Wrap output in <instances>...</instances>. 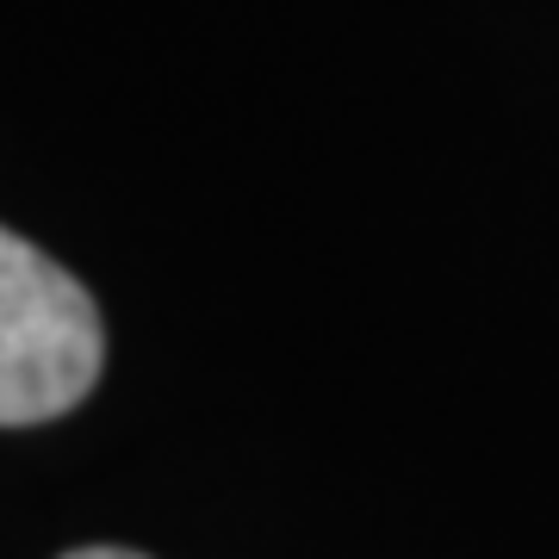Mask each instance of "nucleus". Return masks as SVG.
<instances>
[{
  "instance_id": "obj_1",
  "label": "nucleus",
  "mask_w": 559,
  "mask_h": 559,
  "mask_svg": "<svg viewBox=\"0 0 559 559\" xmlns=\"http://www.w3.org/2000/svg\"><path fill=\"white\" fill-rule=\"evenodd\" d=\"M106 360L100 305L20 230L0 237V423L32 429L75 411Z\"/></svg>"
},
{
  "instance_id": "obj_2",
  "label": "nucleus",
  "mask_w": 559,
  "mask_h": 559,
  "mask_svg": "<svg viewBox=\"0 0 559 559\" xmlns=\"http://www.w3.org/2000/svg\"><path fill=\"white\" fill-rule=\"evenodd\" d=\"M62 559H150V554H131V547H75Z\"/></svg>"
}]
</instances>
